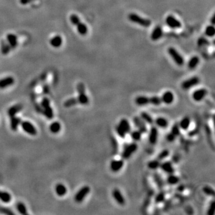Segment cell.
Here are the masks:
<instances>
[{
  "label": "cell",
  "mask_w": 215,
  "mask_h": 215,
  "mask_svg": "<svg viewBox=\"0 0 215 215\" xmlns=\"http://www.w3.org/2000/svg\"><path fill=\"white\" fill-rule=\"evenodd\" d=\"M155 124H157V126L161 128H166L168 125L167 120L166 118H163V117H158V118L156 119Z\"/></svg>",
  "instance_id": "obj_30"
},
{
  "label": "cell",
  "mask_w": 215,
  "mask_h": 215,
  "mask_svg": "<svg viewBox=\"0 0 215 215\" xmlns=\"http://www.w3.org/2000/svg\"><path fill=\"white\" fill-rule=\"evenodd\" d=\"M71 22L77 27V31L79 33L83 36L86 35L87 34L88 28L84 23L80 21V19L77 15L73 14L70 16L69 17Z\"/></svg>",
  "instance_id": "obj_1"
},
{
  "label": "cell",
  "mask_w": 215,
  "mask_h": 215,
  "mask_svg": "<svg viewBox=\"0 0 215 215\" xmlns=\"http://www.w3.org/2000/svg\"><path fill=\"white\" fill-rule=\"evenodd\" d=\"M77 89L79 93V103L82 104V105H87L89 102V99L87 96L86 94L85 91V86L82 83H80L77 84Z\"/></svg>",
  "instance_id": "obj_3"
},
{
  "label": "cell",
  "mask_w": 215,
  "mask_h": 215,
  "mask_svg": "<svg viewBox=\"0 0 215 215\" xmlns=\"http://www.w3.org/2000/svg\"><path fill=\"white\" fill-rule=\"evenodd\" d=\"M23 105L22 104H17L13 107H11L8 110V114L10 117L15 116L16 114L19 112L22 109Z\"/></svg>",
  "instance_id": "obj_23"
},
{
  "label": "cell",
  "mask_w": 215,
  "mask_h": 215,
  "mask_svg": "<svg viewBox=\"0 0 215 215\" xmlns=\"http://www.w3.org/2000/svg\"><path fill=\"white\" fill-rule=\"evenodd\" d=\"M140 118L145 122L148 123L149 124H152L154 122V119L152 118V117L146 112H141Z\"/></svg>",
  "instance_id": "obj_29"
},
{
  "label": "cell",
  "mask_w": 215,
  "mask_h": 215,
  "mask_svg": "<svg viewBox=\"0 0 215 215\" xmlns=\"http://www.w3.org/2000/svg\"><path fill=\"white\" fill-rule=\"evenodd\" d=\"M33 1H34V0H20V3L22 4L25 5V4H28V3H30L31 2Z\"/></svg>",
  "instance_id": "obj_50"
},
{
  "label": "cell",
  "mask_w": 215,
  "mask_h": 215,
  "mask_svg": "<svg viewBox=\"0 0 215 215\" xmlns=\"http://www.w3.org/2000/svg\"><path fill=\"white\" fill-rule=\"evenodd\" d=\"M166 23L169 27L173 29L180 28L182 27L181 23L172 15H169L166 17Z\"/></svg>",
  "instance_id": "obj_9"
},
{
  "label": "cell",
  "mask_w": 215,
  "mask_h": 215,
  "mask_svg": "<svg viewBox=\"0 0 215 215\" xmlns=\"http://www.w3.org/2000/svg\"><path fill=\"white\" fill-rule=\"evenodd\" d=\"M200 83V79L198 77H193L188 80L184 81L181 84L182 88L184 90L190 89L194 86L197 85Z\"/></svg>",
  "instance_id": "obj_8"
},
{
  "label": "cell",
  "mask_w": 215,
  "mask_h": 215,
  "mask_svg": "<svg viewBox=\"0 0 215 215\" xmlns=\"http://www.w3.org/2000/svg\"><path fill=\"white\" fill-rule=\"evenodd\" d=\"M90 191V188L89 186H84L81 188L75 196V201L77 203H81L83 200L89 194Z\"/></svg>",
  "instance_id": "obj_7"
},
{
  "label": "cell",
  "mask_w": 215,
  "mask_h": 215,
  "mask_svg": "<svg viewBox=\"0 0 215 215\" xmlns=\"http://www.w3.org/2000/svg\"><path fill=\"white\" fill-rule=\"evenodd\" d=\"M176 136H174L173 134H172L171 132H170V133L167 134V136H166V139H167V140L168 142H172L174 141L175 139H176Z\"/></svg>",
  "instance_id": "obj_48"
},
{
  "label": "cell",
  "mask_w": 215,
  "mask_h": 215,
  "mask_svg": "<svg viewBox=\"0 0 215 215\" xmlns=\"http://www.w3.org/2000/svg\"><path fill=\"white\" fill-rule=\"evenodd\" d=\"M158 138V131L155 127H152L149 134V142L151 145H155Z\"/></svg>",
  "instance_id": "obj_15"
},
{
  "label": "cell",
  "mask_w": 215,
  "mask_h": 215,
  "mask_svg": "<svg viewBox=\"0 0 215 215\" xmlns=\"http://www.w3.org/2000/svg\"><path fill=\"white\" fill-rule=\"evenodd\" d=\"M124 162L122 160H114L110 164V168L112 172H117L123 167Z\"/></svg>",
  "instance_id": "obj_14"
},
{
  "label": "cell",
  "mask_w": 215,
  "mask_h": 215,
  "mask_svg": "<svg viewBox=\"0 0 215 215\" xmlns=\"http://www.w3.org/2000/svg\"><path fill=\"white\" fill-rule=\"evenodd\" d=\"M210 44L209 41L204 37H201L198 40V45L200 47L204 46V45H208Z\"/></svg>",
  "instance_id": "obj_46"
},
{
  "label": "cell",
  "mask_w": 215,
  "mask_h": 215,
  "mask_svg": "<svg viewBox=\"0 0 215 215\" xmlns=\"http://www.w3.org/2000/svg\"><path fill=\"white\" fill-rule=\"evenodd\" d=\"M61 128V126L60 125L59 122H55L53 123H52L50 127V131L53 133H56L59 132Z\"/></svg>",
  "instance_id": "obj_36"
},
{
  "label": "cell",
  "mask_w": 215,
  "mask_h": 215,
  "mask_svg": "<svg viewBox=\"0 0 215 215\" xmlns=\"http://www.w3.org/2000/svg\"><path fill=\"white\" fill-rule=\"evenodd\" d=\"M63 40L62 38L61 37V35H55L53 38H51V40H50V44L51 45L52 47H53L55 48H59L61 47L62 44Z\"/></svg>",
  "instance_id": "obj_21"
},
{
  "label": "cell",
  "mask_w": 215,
  "mask_h": 215,
  "mask_svg": "<svg viewBox=\"0 0 215 215\" xmlns=\"http://www.w3.org/2000/svg\"><path fill=\"white\" fill-rule=\"evenodd\" d=\"M160 168L161 170L168 174H173L174 173V168L170 161H164L160 164Z\"/></svg>",
  "instance_id": "obj_16"
},
{
  "label": "cell",
  "mask_w": 215,
  "mask_h": 215,
  "mask_svg": "<svg viewBox=\"0 0 215 215\" xmlns=\"http://www.w3.org/2000/svg\"><path fill=\"white\" fill-rule=\"evenodd\" d=\"M171 133L176 137L179 135V134H180V127L179 126V124H175L172 127Z\"/></svg>",
  "instance_id": "obj_44"
},
{
  "label": "cell",
  "mask_w": 215,
  "mask_h": 215,
  "mask_svg": "<svg viewBox=\"0 0 215 215\" xmlns=\"http://www.w3.org/2000/svg\"><path fill=\"white\" fill-rule=\"evenodd\" d=\"M7 41L9 43L11 49H15L18 44L17 37L13 34H9L7 35Z\"/></svg>",
  "instance_id": "obj_20"
},
{
  "label": "cell",
  "mask_w": 215,
  "mask_h": 215,
  "mask_svg": "<svg viewBox=\"0 0 215 215\" xmlns=\"http://www.w3.org/2000/svg\"><path fill=\"white\" fill-rule=\"evenodd\" d=\"M200 62V59L197 56H193L188 62V67L191 69H194L197 67Z\"/></svg>",
  "instance_id": "obj_28"
},
{
  "label": "cell",
  "mask_w": 215,
  "mask_h": 215,
  "mask_svg": "<svg viewBox=\"0 0 215 215\" xmlns=\"http://www.w3.org/2000/svg\"><path fill=\"white\" fill-rule=\"evenodd\" d=\"M41 105L43 108L44 109L43 112L44 115L46 116L47 118L50 120L53 118V110H52L50 106V101L49 99H47V97H44V98H43L41 102Z\"/></svg>",
  "instance_id": "obj_6"
},
{
  "label": "cell",
  "mask_w": 215,
  "mask_h": 215,
  "mask_svg": "<svg viewBox=\"0 0 215 215\" xmlns=\"http://www.w3.org/2000/svg\"><path fill=\"white\" fill-rule=\"evenodd\" d=\"M116 131L117 134H118V135L122 139L125 138V137L127 134L118 125L116 127Z\"/></svg>",
  "instance_id": "obj_45"
},
{
  "label": "cell",
  "mask_w": 215,
  "mask_h": 215,
  "mask_svg": "<svg viewBox=\"0 0 215 215\" xmlns=\"http://www.w3.org/2000/svg\"><path fill=\"white\" fill-rule=\"evenodd\" d=\"M191 124V120L189 118L188 116H185L184 118H182L181 121H180L179 126L180 127V128L184 130H186L188 129V128L190 127Z\"/></svg>",
  "instance_id": "obj_24"
},
{
  "label": "cell",
  "mask_w": 215,
  "mask_h": 215,
  "mask_svg": "<svg viewBox=\"0 0 215 215\" xmlns=\"http://www.w3.org/2000/svg\"><path fill=\"white\" fill-rule=\"evenodd\" d=\"M207 90L205 89H200L195 90L192 94V98L196 102H201L203 101L207 95Z\"/></svg>",
  "instance_id": "obj_11"
},
{
  "label": "cell",
  "mask_w": 215,
  "mask_h": 215,
  "mask_svg": "<svg viewBox=\"0 0 215 215\" xmlns=\"http://www.w3.org/2000/svg\"><path fill=\"white\" fill-rule=\"evenodd\" d=\"M49 91H50V89H49V86L47 85V84H44V86H43V92L45 95H47L49 93Z\"/></svg>",
  "instance_id": "obj_49"
},
{
  "label": "cell",
  "mask_w": 215,
  "mask_h": 215,
  "mask_svg": "<svg viewBox=\"0 0 215 215\" xmlns=\"http://www.w3.org/2000/svg\"><path fill=\"white\" fill-rule=\"evenodd\" d=\"M169 154H170V152H169L168 150H167V149H164V150H162L158 154V157H157V159L159 161L163 160H164L165 158H166L168 157V156L169 155Z\"/></svg>",
  "instance_id": "obj_41"
},
{
  "label": "cell",
  "mask_w": 215,
  "mask_h": 215,
  "mask_svg": "<svg viewBox=\"0 0 215 215\" xmlns=\"http://www.w3.org/2000/svg\"><path fill=\"white\" fill-rule=\"evenodd\" d=\"M142 133L139 131V130H134L130 133L131 137L133 140L135 141H139L142 138Z\"/></svg>",
  "instance_id": "obj_38"
},
{
  "label": "cell",
  "mask_w": 215,
  "mask_h": 215,
  "mask_svg": "<svg viewBox=\"0 0 215 215\" xmlns=\"http://www.w3.org/2000/svg\"><path fill=\"white\" fill-rule=\"evenodd\" d=\"M128 18L130 21L139 25L143 27L148 28L151 25V21L149 19L142 17L136 13H130L128 16Z\"/></svg>",
  "instance_id": "obj_2"
},
{
  "label": "cell",
  "mask_w": 215,
  "mask_h": 215,
  "mask_svg": "<svg viewBox=\"0 0 215 215\" xmlns=\"http://www.w3.org/2000/svg\"><path fill=\"white\" fill-rule=\"evenodd\" d=\"M212 23L214 25V16H213V17L212 18Z\"/></svg>",
  "instance_id": "obj_51"
},
{
  "label": "cell",
  "mask_w": 215,
  "mask_h": 215,
  "mask_svg": "<svg viewBox=\"0 0 215 215\" xmlns=\"http://www.w3.org/2000/svg\"><path fill=\"white\" fill-rule=\"evenodd\" d=\"M17 208L18 211L22 214H27V208L22 203H18L17 204Z\"/></svg>",
  "instance_id": "obj_43"
},
{
  "label": "cell",
  "mask_w": 215,
  "mask_h": 215,
  "mask_svg": "<svg viewBox=\"0 0 215 215\" xmlns=\"http://www.w3.org/2000/svg\"><path fill=\"white\" fill-rule=\"evenodd\" d=\"M168 53L172 57L175 63L179 65V66H182V65H184V59L183 57L179 53V52L175 49L170 47L168 49Z\"/></svg>",
  "instance_id": "obj_5"
},
{
  "label": "cell",
  "mask_w": 215,
  "mask_h": 215,
  "mask_svg": "<svg viewBox=\"0 0 215 215\" xmlns=\"http://www.w3.org/2000/svg\"><path fill=\"white\" fill-rule=\"evenodd\" d=\"M205 34L208 37H213L215 34V29L213 26H212V25L208 26V27L206 28Z\"/></svg>",
  "instance_id": "obj_40"
},
{
  "label": "cell",
  "mask_w": 215,
  "mask_h": 215,
  "mask_svg": "<svg viewBox=\"0 0 215 215\" xmlns=\"http://www.w3.org/2000/svg\"><path fill=\"white\" fill-rule=\"evenodd\" d=\"M21 126L25 131L31 135H36L37 130L35 127L28 121H23L21 122Z\"/></svg>",
  "instance_id": "obj_13"
},
{
  "label": "cell",
  "mask_w": 215,
  "mask_h": 215,
  "mask_svg": "<svg viewBox=\"0 0 215 215\" xmlns=\"http://www.w3.org/2000/svg\"><path fill=\"white\" fill-rule=\"evenodd\" d=\"M207 214L208 215H213L214 213V201L212 200L209 204L207 210Z\"/></svg>",
  "instance_id": "obj_47"
},
{
  "label": "cell",
  "mask_w": 215,
  "mask_h": 215,
  "mask_svg": "<svg viewBox=\"0 0 215 215\" xmlns=\"http://www.w3.org/2000/svg\"><path fill=\"white\" fill-rule=\"evenodd\" d=\"M162 102H163L166 104H171L173 102L174 99V96L172 92H170V91H167V92H165L163 95L161 97Z\"/></svg>",
  "instance_id": "obj_19"
},
{
  "label": "cell",
  "mask_w": 215,
  "mask_h": 215,
  "mask_svg": "<svg viewBox=\"0 0 215 215\" xmlns=\"http://www.w3.org/2000/svg\"><path fill=\"white\" fill-rule=\"evenodd\" d=\"M133 122L136 127L138 128V130L142 133H146L148 131L147 127L145 124V122L142 120V119L139 116H135L133 118Z\"/></svg>",
  "instance_id": "obj_10"
},
{
  "label": "cell",
  "mask_w": 215,
  "mask_h": 215,
  "mask_svg": "<svg viewBox=\"0 0 215 215\" xmlns=\"http://www.w3.org/2000/svg\"><path fill=\"white\" fill-rule=\"evenodd\" d=\"M160 161L158 159L151 160L148 162V167L151 170H156V169L160 168Z\"/></svg>",
  "instance_id": "obj_33"
},
{
  "label": "cell",
  "mask_w": 215,
  "mask_h": 215,
  "mask_svg": "<svg viewBox=\"0 0 215 215\" xmlns=\"http://www.w3.org/2000/svg\"><path fill=\"white\" fill-rule=\"evenodd\" d=\"M118 126L124 131L126 134L128 133L131 131V126H130V122L127 119L123 118L120 120Z\"/></svg>",
  "instance_id": "obj_22"
},
{
  "label": "cell",
  "mask_w": 215,
  "mask_h": 215,
  "mask_svg": "<svg viewBox=\"0 0 215 215\" xmlns=\"http://www.w3.org/2000/svg\"><path fill=\"white\" fill-rule=\"evenodd\" d=\"M166 198V194L164 192H159L155 198V201L156 203H161L164 201Z\"/></svg>",
  "instance_id": "obj_39"
},
{
  "label": "cell",
  "mask_w": 215,
  "mask_h": 215,
  "mask_svg": "<svg viewBox=\"0 0 215 215\" xmlns=\"http://www.w3.org/2000/svg\"><path fill=\"white\" fill-rule=\"evenodd\" d=\"M56 192L59 196H63L67 193V188L61 184H57L56 186Z\"/></svg>",
  "instance_id": "obj_34"
},
{
  "label": "cell",
  "mask_w": 215,
  "mask_h": 215,
  "mask_svg": "<svg viewBox=\"0 0 215 215\" xmlns=\"http://www.w3.org/2000/svg\"><path fill=\"white\" fill-rule=\"evenodd\" d=\"M138 148V145L135 143H132L128 145L123 150L122 158L124 160L128 159L137 151Z\"/></svg>",
  "instance_id": "obj_4"
},
{
  "label": "cell",
  "mask_w": 215,
  "mask_h": 215,
  "mask_svg": "<svg viewBox=\"0 0 215 215\" xmlns=\"http://www.w3.org/2000/svg\"><path fill=\"white\" fill-rule=\"evenodd\" d=\"M0 45H1V53L3 55H8L11 50V47H10V45L7 41H6L5 40H2L1 41V43H0Z\"/></svg>",
  "instance_id": "obj_25"
},
{
  "label": "cell",
  "mask_w": 215,
  "mask_h": 215,
  "mask_svg": "<svg viewBox=\"0 0 215 215\" xmlns=\"http://www.w3.org/2000/svg\"><path fill=\"white\" fill-rule=\"evenodd\" d=\"M153 177H154V181L155 182L156 185H157V186L159 188L162 189V188L164 187V183L163 182V180L161 179L160 174H158L157 173H154Z\"/></svg>",
  "instance_id": "obj_31"
},
{
  "label": "cell",
  "mask_w": 215,
  "mask_h": 215,
  "mask_svg": "<svg viewBox=\"0 0 215 215\" xmlns=\"http://www.w3.org/2000/svg\"><path fill=\"white\" fill-rule=\"evenodd\" d=\"M162 34H163V32H162L161 27L160 26H157V27L154 29L151 33V40L153 41H157L161 38Z\"/></svg>",
  "instance_id": "obj_18"
},
{
  "label": "cell",
  "mask_w": 215,
  "mask_h": 215,
  "mask_svg": "<svg viewBox=\"0 0 215 215\" xmlns=\"http://www.w3.org/2000/svg\"><path fill=\"white\" fill-rule=\"evenodd\" d=\"M15 79L13 77L11 76L7 77L4 79L0 80V89H5L7 88L14 84Z\"/></svg>",
  "instance_id": "obj_17"
},
{
  "label": "cell",
  "mask_w": 215,
  "mask_h": 215,
  "mask_svg": "<svg viewBox=\"0 0 215 215\" xmlns=\"http://www.w3.org/2000/svg\"><path fill=\"white\" fill-rule=\"evenodd\" d=\"M180 179L178 176L173 174H170L167 178V182L169 185H174L179 183Z\"/></svg>",
  "instance_id": "obj_27"
},
{
  "label": "cell",
  "mask_w": 215,
  "mask_h": 215,
  "mask_svg": "<svg viewBox=\"0 0 215 215\" xmlns=\"http://www.w3.org/2000/svg\"><path fill=\"white\" fill-rule=\"evenodd\" d=\"M149 100H150V104H152L155 106H158L162 103L161 98L158 96L149 97Z\"/></svg>",
  "instance_id": "obj_37"
},
{
  "label": "cell",
  "mask_w": 215,
  "mask_h": 215,
  "mask_svg": "<svg viewBox=\"0 0 215 215\" xmlns=\"http://www.w3.org/2000/svg\"><path fill=\"white\" fill-rule=\"evenodd\" d=\"M203 192L208 196H212L214 197V191L212 188L208 186H206L203 188Z\"/></svg>",
  "instance_id": "obj_42"
},
{
  "label": "cell",
  "mask_w": 215,
  "mask_h": 215,
  "mask_svg": "<svg viewBox=\"0 0 215 215\" xmlns=\"http://www.w3.org/2000/svg\"><path fill=\"white\" fill-rule=\"evenodd\" d=\"M0 200L4 203H9L11 200V196L8 192L0 191Z\"/></svg>",
  "instance_id": "obj_35"
},
{
  "label": "cell",
  "mask_w": 215,
  "mask_h": 215,
  "mask_svg": "<svg viewBox=\"0 0 215 215\" xmlns=\"http://www.w3.org/2000/svg\"><path fill=\"white\" fill-rule=\"evenodd\" d=\"M112 197L117 203L121 206H124L126 203L125 198L118 189H114L112 192Z\"/></svg>",
  "instance_id": "obj_12"
},
{
  "label": "cell",
  "mask_w": 215,
  "mask_h": 215,
  "mask_svg": "<svg viewBox=\"0 0 215 215\" xmlns=\"http://www.w3.org/2000/svg\"><path fill=\"white\" fill-rule=\"evenodd\" d=\"M78 103H79L78 97H72V98H70L65 102L64 106L66 108H69L71 107L77 105Z\"/></svg>",
  "instance_id": "obj_32"
},
{
  "label": "cell",
  "mask_w": 215,
  "mask_h": 215,
  "mask_svg": "<svg viewBox=\"0 0 215 215\" xmlns=\"http://www.w3.org/2000/svg\"><path fill=\"white\" fill-rule=\"evenodd\" d=\"M21 122V119L15 116L11 117V128L13 131H16L19 124Z\"/></svg>",
  "instance_id": "obj_26"
}]
</instances>
